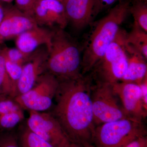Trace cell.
Returning <instances> with one entry per match:
<instances>
[{
    "mask_svg": "<svg viewBox=\"0 0 147 147\" xmlns=\"http://www.w3.org/2000/svg\"><path fill=\"white\" fill-rule=\"evenodd\" d=\"M112 88L122 104L123 108L129 117L142 121L147 115L142 100L141 88L136 83L119 82Z\"/></svg>",
    "mask_w": 147,
    "mask_h": 147,
    "instance_id": "11",
    "label": "cell"
},
{
    "mask_svg": "<svg viewBox=\"0 0 147 147\" xmlns=\"http://www.w3.org/2000/svg\"><path fill=\"white\" fill-rule=\"evenodd\" d=\"M1 50V49H0ZM0 94L15 98L16 92L6 69L5 61L0 52Z\"/></svg>",
    "mask_w": 147,
    "mask_h": 147,
    "instance_id": "20",
    "label": "cell"
},
{
    "mask_svg": "<svg viewBox=\"0 0 147 147\" xmlns=\"http://www.w3.org/2000/svg\"><path fill=\"white\" fill-rule=\"evenodd\" d=\"M36 0H15V6L19 10L32 16Z\"/></svg>",
    "mask_w": 147,
    "mask_h": 147,
    "instance_id": "24",
    "label": "cell"
},
{
    "mask_svg": "<svg viewBox=\"0 0 147 147\" xmlns=\"http://www.w3.org/2000/svg\"><path fill=\"white\" fill-rule=\"evenodd\" d=\"M32 16L38 26L64 29L68 24L63 3L55 0H36Z\"/></svg>",
    "mask_w": 147,
    "mask_h": 147,
    "instance_id": "12",
    "label": "cell"
},
{
    "mask_svg": "<svg viewBox=\"0 0 147 147\" xmlns=\"http://www.w3.org/2000/svg\"><path fill=\"white\" fill-rule=\"evenodd\" d=\"M24 117V109L13 98L0 94V133L12 131Z\"/></svg>",
    "mask_w": 147,
    "mask_h": 147,
    "instance_id": "15",
    "label": "cell"
},
{
    "mask_svg": "<svg viewBox=\"0 0 147 147\" xmlns=\"http://www.w3.org/2000/svg\"><path fill=\"white\" fill-rule=\"evenodd\" d=\"M3 56L5 61L6 69L13 84V87L16 91V94L17 95L16 88L17 83L21 76L23 66L19 65L18 64L13 63L3 55Z\"/></svg>",
    "mask_w": 147,
    "mask_h": 147,
    "instance_id": "22",
    "label": "cell"
},
{
    "mask_svg": "<svg viewBox=\"0 0 147 147\" xmlns=\"http://www.w3.org/2000/svg\"><path fill=\"white\" fill-rule=\"evenodd\" d=\"M90 78L84 75L59 82L55 107L50 113L70 142L82 147H94L96 125L91 98Z\"/></svg>",
    "mask_w": 147,
    "mask_h": 147,
    "instance_id": "1",
    "label": "cell"
},
{
    "mask_svg": "<svg viewBox=\"0 0 147 147\" xmlns=\"http://www.w3.org/2000/svg\"><path fill=\"white\" fill-rule=\"evenodd\" d=\"M118 1V0H100L102 9L111 6Z\"/></svg>",
    "mask_w": 147,
    "mask_h": 147,
    "instance_id": "27",
    "label": "cell"
},
{
    "mask_svg": "<svg viewBox=\"0 0 147 147\" xmlns=\"http://www.w3.org/2000/svg\"><path fill=\"white\" fill-rule=\"evenodd\" d=\"M0 147H21L17 134L12 131L0 133Z\"/></svg>",
    "mask_w": 147,
    "mask_h": 147,
    "instance_id": "23",
    "label": "cell"
},
{
    "mask_svg": "<svg viewBox=\"0 0 147 147\" xmlns=\"http://www.w3.org/2000/svg\"><path fill=\"white\" fill-rule=\"evenodd\" d=\"M126 32L121 30L91 70L96 83L113 85L120 82L127 68V57L124 48Z\"/></svg>",
    "mask_w": 147,
    "mask_h": 147,
    "instance_id": "5",
    "label": "cell"
},
{
    "mask_svg": "<svg viewBox=\"0 0 147 147\" xmlns=\"http://www.w3.org/2000/svg\"><path fill=\"white\" fill-rule=\"evenodd\" d=\"M127 57L126 72L120 82L140 84L147 76L146 59L139 52L125 43Z\"/></svg>",
    "mask_w": 147,
    "mask_h": 147,
    "instance_id": "16",
    "label": "cell"
},
{
    "mask_svg": "<svg viewBox=\"0 0 147 147\" xmlns=\"http://www.w3.org/2000/svg\"><path fill=\"white\" fill-rule=\"evenodd\" d=\"M129 13L134 18V22L147 32V0H134L130 4Z\"/></svg>",
    "mask_w": 147,
    "mask_h": 147,
    "instance_id": "19",
    "label": "cell"
},
{
    "mask_svg": "<svg viewBox=\"0 0 147 147\" xmlns=\"http://www.w3.org/2000/svg\"><path fill=\"white\" fill-rule=\"evenodd\" d=\"M47 57L46 46L32 53L30 57L22 67L21 76L17 83L16 96L31 89L40 76L46 72Z\"/></svg>",
    "mask_w": 147,
    "mask_h": 147,
    "instance_id": "13",
    "label": "cell"
},
{
    "mask_svg": "<svg viewBox=\"0 0 147 147\" xmlns=\"http://www.w3.org/2000/svg\"><path fill=\"white\" fill-rule=\"evenodd\" d=\"M17 137L21 147H53L27 125L20 130Z\"/></svg>",
    "mask_w": 147,
    "mask_h": 147,
    "instance_id": "18",
    "label": "cell"
},
{
    "mask_svg": "<svg viewBox=\"0 0 147 147\" xmlns=\"http://www.w3.org/2000/svg\"><path fill=\"white\" fill-rule=\"evenodd\" d=\"M1 1H3L7 3H10L13 0H1Z\"/></svg>",
    "mask_w": 147,
    "mask_h": 147,
    "instance_id": "29",
    "label": "cell"
},
{
    "mask_svg": "<svg viewBox=\"0 0 147 147\" xmlns=\"http://www.w3.org/2000/svg\"><path fill=\"white\" fill-rule=\"evenodd\" d=\"M123 147H147V137L146 136L139 137Z\"/></svg>",
    "mask_w": 147,
    "mask_h": 147,
    "instance_id": "25",
    "label": "cell"
},
{
    "mask_svg": "<svg viewBox=\"0 0 147 147\" xmlns=\"http://www.w3.org/2000/svg\"><path fill=\"white\" fill-rule=\"evenodd\" d=\"M47 47L46 71L59 82L82 76V50L63 29L56 28Z\"/></svg>",
    "mask_w": 147,
    "mask_h": 147,
    "instance_id": "3",
    "label": "cell"
},
{
    "mask_svg": "<svg viewBox=\"0 0 147 147\" xmlns=\"http://www.w3.org/2000/svg\"><path fill=\"white\" fill-rule=\"evenodd\" d=\"M4 16V8L2 6L0 5V25L2 21L3 17Z\"/></svg>",
    "mask_w": 147,
    "mask_h": 147,
    "instance_id": "28",
    "label": "cell"
},
{
    "mask_svg": "<svg viewBox=\"0 0 147 147\" xmlns=\"http://www.w3.org/2000/svg\"><path fill=\"white\" fill-rule=\"evenodd\" d=\"M2 55L7 58L8 59L19 65L23 66L29 59L31 54H27L23 53L17 48H4L0 50Z\"/></svg>",
    "mask_w": 147,
    "mask_h": 147,
    "instance_id": "21",
    "label": "cell"
},
{
    "mask_svg": "<svg viewBox=\"0 0 147 147\" xmlns=\"http://www.w3.org/2000/svg\"><path fill=\"white\" fill-rule=\"evenodd\" d=\"M38 26L32 16L14 6L4 8L0 25V44L16 38L28 30Z\"/></svg>",
    "mask_w": 147,
    "mask_h": 147,
    "instance_id": "10",
    "label": "cell"
},
{
    "mask_svg": "<svg viewBox=\"0 0 147 147\" xmlns=\"http://www.w3.org/2000/svg\"><path fill=\"white\" fill-rule=\"evenodd\" d=\"M54 32L45 27L37 26L16 38V48L27 54H31L40 46L50 44Z\"/></svg>",
    "mask_w": 147,
    "mask_h": 147,
    "instance_id": "14",
    "label": "cell"
},
{
    "mask_svg": "<svg viewBox=\"0 0 147 147\" xmlns=\"http://www.w3.org/2000/svg\"><path fill=\"white\" fill-rule=\"evenodd\" d=\"M59 84L55 76L45 72L40 76L31 89L17 96L14 99L24 110L43 112L52 106Z\"/></svg>",
    "mask_w": 147,
    "mask_h": 147,
    "instance_id": "7",
    "label": "cell"
},
{
    "mask_svg": "<svg viewBox=\"0 0 147 147\" xmlns=\"http://www.w3.org/2000/svg\"><path fill=\"white\" fill-rule=\"evenodd\" d=\"M124 41L125 44L139 52L147 60V32L135 22L131 31L125 33Z\"/></svg>",
    "mask_w": 147,
    "mask_h": 147,
    "instance_id": "17",
    "label": "cell"
},
{
    "mask_svg": "<svg viewBox=\"0 0 147 147\" xmlns=\"http://www.w3.org/2000/svg\"><path fill=\"white\" fill-rule=\"evenodd\" d=\"M142 121L128 117L96 126L94 147H123L129 142L146 135Z\"/></svg>",
    "mask_w": 147,
    "mask_h": 147,
    "instance_id": "4",
    "label": "cell"
},
{
    "mask_svg": "<svg viewBox=\"0 0 147 147\" xmlns=\"http://www.w3.org/2000/svg\"><path fill=\"white\" fill-rule=\"evenodd\" d=\"M55 1H59L63 3V0H55Z\"/></svg>",
    "mask_w": 147,
    "mask_h": 147,
    "instance_id": "31",
    "label": "cell"
},
{
    "mask_svg": "<svg viewBox=\"0 0 147 147\" xmlns=\"http://www.w3.org/2000/svg\"><path fill=\"white\" fill-rule=\"evenodd\" d=\"M130 1L121 0L97 21L82 50V74L91 71L115 39L129 13Z\"/></svg>",
    "mask_w": 147,
    "mask_h": 147,
    "instance_id": "2",
    "label": "cell"
},
{
    "mask_svg": "<svg viewBox=\"0 0 147 147\" xmlns=\"http://www.w3.org/2000/svg\"><path fill=\"white\" fill-rule=\"evenodd\" d=\"M68 24L78 30L92 24L102 10L100 0H63Z\"/></svg>",
    "mask_w": 147,
    "mask_h": 147,
    "instance_id": "9",
    "label": "cell"
},
{
    "mask_svg": "<svg viewBox=\"0 0 147 147\" xmlns=\"http://www.w3.org/2000/svg\"><path fill=\"white\" fill-rule=\"evenodd\" d=\"M112 85L96 83L91 88V98L96 126L129 117L119 104Z\"/></svg>",
    "mask_w": 147,
    "mask_h": 147,
    "instance_id": "6",
    "label": "cell"
},
{
    "mask_svg": "<svg viewBox=\"0 0 147 147\" xmlns=\"http://www.w3.org/2000/svg\"><path fill=\"white\" fill-rule=\"evenodd\" d=\"M73 147H82L80 146H78V145H75V146H74Z\"/></svg>",
    "mask_w": 147,
    "mask_h": 147,
    "instance_id": "30",
    "label": "cell"
},
{
    "mask_svg": "<svg viewBox=\"0 0 147 147\" xmlns=\"http://www.w3.org/2000/svg\"><path fill=\"white\" fill-rule=\"evenodd\" d=\"M1 1V0H0V1Z\"/></svg>",
    "mask_w": 147,
    "mask_h": 147,
    "instance_id": "32",
    "label": "cell"
},
{
    "mask_svg": "<svg viewBox=\"0 0 147 147\" xmlns=\"http://www.w3.org/2000/svg\"><path fill=\"white\" fill-rule=\"evenodd\" d=\"M141 88L142 100L144 106L146 110L147 109V76L140 84H139Z\"/></svg>",
    "mask_w": 147,
    "mask_h": 147,
    "instance_id": "26",
    "label": "cell"
},
{
    "mask_svg": "<svg viewBox=\"0 0 147 147\" xmlns=\"http://www.w3.org/2000/svg\"><path fill=\"white\" fill-rule=\"evenodd\" d=\"M27 126L53 147H73L61 125L50 113L29 111Z\"/></svg>",
    "mask_w": 147,
    "mask_h": 147,
    "instance_id": "8",
    "label": "cell"
}]
</instances>
